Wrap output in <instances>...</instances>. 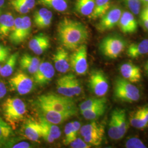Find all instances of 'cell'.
Returning <instances> with one entry per match:
<instances>
[{"label":"cell","instance_id":"cell-43","mask_svg":"<svg viewBox=\"0 0 148 148\" xmlns=\"http://www.w3.org/2000/svg\"><path fill=\"white\" fill-rule=\"evenodd\" d=\"M140 21L144 28L148 32V16L141 12L140 15Z\"/></svg>","mask_w":148,"mask_h":148},{"label":"cell","instance_id":"cell-36","mask_svg":"<svg viewBox=\"0 0 148 148\" xmlns=\"http://www.w3.org/2000/svg\"><path fill=\"white\" fill-rule=\"evenodd\" d=\"M68 78L70 88L74 96L81 95L82 91V87L79 80L72 74H68Z\"/></svg>","mask_w":148,"mask_h":148},{"label":"cell","instance_id":"cell-45","mask_svg":"<svg viewBox=\"0 0 148 148\" xmlns=\"http://www.w3.org/2000/svg\"><path fill=\"white\" fill-rule=\"evenodd\" d=\"M11 148H28L31 147L30 144L26 142H21L19 143L14 144L10 145Z\"/></svg>","mask_w":148,"mask_h":148},{"label":"cell","instance_id":"cell-31","mask_svg":"<svg viewBox=\"0 0 148 148\" xmlns=\"http://www.w3.org/2000/svg\"><path fill=\"white\" fill-rule=\"evenodd\" d=\"M38 2L41 5L60 12L66 11L68 7L67 0H38Z\"/></svg>","mask_w":148,"mask_h":148},{"label":"cell","instance_id":"cell-32","mask_svg":"<svg viewBox=\"0 0 148 148\" xmlns=\"http://www.w3.org/2000/svg\"><path fill=\"white\" fill-rule=\"evenodd\" d=\"M141 111V108H138L130 114L129 118V121L131 125L137 129H144L147 127V126L143 122Z\"/></svg>","mask_w":148,"mask_h":148},{"label":"cell","instance_id":"cell-15","mask_svg":"<svg viewBox=\"0 0 148 148\" xmlns=\"http://www.w3.org/2000/svg\"><path fill=\"white\" fill-rule=\"evenodd\" d=\"M38 108V110L40 112L41 116L43 117L48 121L55 125L61 124L74 116L71 114L58 112L46 108Z\"/></svg>","mask_w":148,"mask_h":148},{"label":"cell","instance_id":"cell-4","mask_svg":"<svg viewBox=\"0 0 148 148\" xmlns=\"http://www.w3.org/2000/svg\"><path fill=\"white\" fill-rule=\"evenodd\" d=\"M127 42L119 35H110L103 38L99 45L101 54L111 59L117 58L125 50Z\"/></svg>","mask_w":148,"mask_h":148},{"label":"cell","instance_id":"cell-37","mask_svg":"<svg viewBox=\"0 0 148 148\" xmlns=\"http://www.w3.org/2000/svg\"><path fill=\"white\" fill-rule=\"evenodd\" d=\"M104 134V133H95L86 136L83 138L86 143H88L92 146H99L102 143Z\"/></svg>","mask_w":148,"mask_h":148},{"label":"cell","instance_id":"cell-48","mask_svg":"<svg viewBox=\"0 0 148 148\" xmlns=\"http://www.w3.org/2000/svg\"><path fill=\"white\" fill-rule=\"evenodd\" d=\"M5 5V0H0V16L1 15V12L2 11V8Z\"/></svg>","mask_w":148,"mask_h":148},{"label":"cell","instance_id":"cell-21","mask_svg":"<svg viewBox=\"0 0 148 148\" xmlns=\"http://www.w3.org/2000/svg\"><path fill=\"white\" fill-rule=\"evenodd\" d=\"M14 18L10 12L0 16V37L5 38L9 36L14 23Z\"/></svg>","mask_w":148,"mask_h":148},{"label":"cell","instance_id":"cell-33","mask_svg":"<svg viewBox=\"0 0 148 148\" xmlns=\"http://www.w3.org/2000/svg\"><path fill=\"white\" fill-rule=\"evenodd\" d=\"M40 124L42 125L43 128H45L48 133L50 134V135L54 139H57L61 136L62 132L57 125L53 124L47 120H46L45 119H44L43 117L40 116Z\"/></svg>","mask_w":148,"mask_h":148},{"label":"cell","instance_id":"cell-41","mask_svg":"<svg viewBox=\"0 0 148 148\" xmlns=\"http://www.w3.org/2000/svg\"><path fill=\"white\" fill-rule=\"evenodd\" d=\"M70 147L73 148H89L92 147L91 145L86 143L84 140L81 138H76L69 144Z\"/></svg>","mask_w":148,"mask_h":148},{"label":"cell","instance_id":"cell-29","mask_svg":"<svg viewBox=\"0 0 148 148\" xmlns=\"http://www.w3.org/2000/svg\"><path fill=\"white\" fill-rule=\"evenodd\" d=\"M56 88L59 95L72 98L74 97L69 84L68 75H64L57 80Z\"/></svg>","mask_w":148,"mask_h":148},{"label":"cell","instance_id":"cell-50","mask_svg":"<svg viewBox=\"0 0 148 148\" xmlns=\"http://www.w3.org/2000/svg\"><path fill=\"white\" fill-rule=\"evenodd\" d=\"M141 12L144 13V14L148 16V7H145V8Z\"/></svg>","mask_w":148,"mask_h":148},{"label":"cell","instance_id":"cell-7","mask_svg":"<svg viewBox=\"0 0 148 148\" xmlns=\"http://www.w3.org/2000/svg\"><path fill=\"white\" fill-rule=\"evenodd\" d=\"M70 68L77 75H85L88 69L87 62V48L85 44L74 50L70 56Z\"/></svg>","mask_w":148,"mask_h":148},{"label":"cell","instance_id":"cell-24","mask_svg":"<svg viewBox=\"0 0 148 148\" xmlns=\"http://www.w3.org/2000/svg\"><path fill=\"white\" fill-rule=\"evenodd\" d=\"M12 128L0 117V148L7 146L14 136Z\"/></svg>","mask_w":148,"mask_h":148},{"label":"cell","instance_id":"cell-40","mask_svg":"<svg viewBox=\"0 0 148 148\" xmlns=\"http://www.w3.org/2000/svg\"><path fill=\"white\" fill-rule=\"evenodd\" d=\"M11 5L16 12L21 14H27L30 11V10L20 0H11Z\"/></svg>","mask_w":148,"mask_h":148},{"label":"cell","instance_id":"cell-52","mask_svg":"<svg viewBox=\"0 0 148 148\" xmlns=\"http://www.w3.org/2000/svg\"><path fill=\"white\" fill-rule=\"evenodd\" d=\"M1 67H2V66H1V65H0V71H1Z\"/></svg>","mask_w":148,"mask_h":148},{"label":"cell","instance_id":"cell-6","mask_svg":"<svg viewBox=\"0 0 148 148\" xmlns=\"http://www.w3.org/2000/svg\"><path fill=\"white\" fill-rule=\"evenodd\" d=\"M32 32V21L29 16H18L8 36L10 41L14 45H19L26 41Z\"/></svg>","mask_w":148,"mask_h":148},{"label":"cell","instance_id":"cell-2","mask_svg":"<svg viewBox=\"0 0 148 148\" xmlns=\"http://www.w3.org/2000/svg\"><path fill=\"white\" fill-rule=\"evenodd\" d=\"M37 107H43L54 111L77 114V108L72 97L55 93H47L40 95L35 101Z\"/></svg>","mask_w":148,"mask_h":148},{"label":"cell","instance_id":"cell-19","mask_svg":"<svg viewBox=\"0 0 148 148\" xmlns=\"http://www.w3.org/2000/svg\"><path fill=\"white\" fill-rule=\"evenodd\" d=\"M40 63V59L27 53L23 54L19 60V65L21 69L33 75L36 72Z\"/></svg>","mask_w":148,"mask_h":148},{"label":"cell","instance_id":"cell-30","mask_svg":"<svg viewBox=\"0 0 148 148\" xmlns=\"http://www.w3.org/2000/svg\"><path fill=\"white\" fill-rule=\"evenodd\" d=\"M106 109V104H104L90 109L81 111V113L84 117L87 120H96L104 115Z\"/></svg>","mask_w":148,"mask_h":148},{"label":"cell","instance_id":"cell-26","mask_svg":"<svg viewBox=\"0 0 148 148\" xmlns=\"http://www.w3.org/2000/svg\"><path fill=\"white\" fill-rule=\"evenodd\" d=\"M95 5V0H76L75 10L82 16H88L92 13Z\"/></svg>","mask_w":148,"mask_h":148},{"label":"cell","instance_id":"cell-42","mask_svg":"<svg viewBox=\"0 0 148 148\" xmlns=\"http://www.w3.org/2000/svg\"><path fill=\"white\" fill-rule=\"evenodd\" d=\"M10 48L0 44V63H4L10 57Z\"/></svg>","mask_w":148,"mask_h":148},{"label":"cell","instance_id":"cell-25","mask_svg":"<svg viewBox=\"0 0 148 148\" xmlns=\"http://www.w3.org/2000/svg\"><path fill=\"white\" fill-rule=\"evenodd\" d=\"M116 119L117 125L121 138L124 137L128 129L126 112L125 110L122 109H115L113 110Z\"/></svg>","mask_w":148,"mask_h":148},{"label":"cell","instance_id":"cell-10","mask_svg":"<svg viewBox=\"0 0 148 148\" xmlns=\"http://www.w3.org/2000/svg\"><path fill=\"white\" fill-rule=\"evenodd\" d=\"M121 8L117 6H114L101 17L99 22L96 25V29L99 32L111 30L118 25L122 14Z\"/></svg>","mask_w":148,"mask_h":148},{"label":"cell","instance_id":"cell-38","mask_svg":"<svg viewBox=\"0 0 148 148\" xmlns=\"http://www.w3.org/2000/svg\"><path fill=\"white\" fill-rule=\"evenodd\" d=\"M123 1L133 14L137 15L140 13L142 4L140 0H123Z\"/></svg>","mask_w":148,"mask_h":148},{"label":"cell","instance_id":"cell-12","mask_svg":"<svg viewBox=\"0 0 148 148\" xmlns=\"http://www.w3.org/2000/svg\"><path fill=\"white\" fill-rule=\"evenodd\" d=\"M119 70L122 77L132 83H138L142 79L141 69L131 62L122 64Z\"/></svg>","mask_w":148,"mask_h":148},{"label":"cell","instance_id":"cell-39","mask_svg":"<svg viewBox=\"0 0 148 148\" xmlns=\"http://www.w3.org/2000/svg\"><path fill=\"white\" fill-rule=\"evenodd\" d=\"M125 147L127 148H147L146 145L139 138H131L128 139L125 143Z\"/></svg>","mask_w":148,"mask_h":148},{"label":"cell","instance_id":"cell-22","mask_svg":"<svg viewBox=\"0 0 148 148\" xmlns=\"http://www.w3.org/2000/svg\"><path fill=\"white\" fill-rule=\"evenodd\" d=\"M110 7V0H95V5L93 11L88 17L92 20L101 18L108 11Z\"/></svg>","mask_w":148,"mask_h":148},{"label":"cell","instance_id":"cell-18","mask_svg":"<svg viewBox=\"0 0 148 148\" xmlns=\"http://www.w3.org/2000/svg\"><path fill=\"white\" fill-rule=\"evenodd\" d=\"M34 23L39 29H45L51 25L52 19V12L46 8H42L35 11L33 16Z\"/></svg>","mask_w":148,"mask_h":148},{"label":"cell","instance_id":"cell-11","mask_svg":"<svg viewBox=\"0 0 148 148\" xmlns=\"http://www.w3.org/2000/svg\"><path fill=\"white\" fill-rule=\"evenodd\" d=\"M54 74L55 70L52 64L48 62H43L34 74V82L40 86H46L52 81Z\"/></svg>","mask_w":148,"mask_h":148},{"label":"cell","instance_id":"cell-23","mask_svg":"<svg viewBox=\"0 0 148 148\" xmlns=\"http://www.w3.org/2000/svg\"><path fill=\"white\" fill-rule=\"evenodd\" d=\"M81 128V123L79 122L74 121L67 123L65 127V139L63 143L65 145H68L77 138Z\"/></svg>","mask_w":148,"mask_h":148},{"label":"cell","instance_id":"cell-14","mask_svg":"<svg viewBox=\"0 0 148 148\" xmlns=\"http://www.w3.org/2000/svg\"><path fill=\"white\" fill-rule=\"evenodd\" d=\"M118 25L123 34H133L137 31V21L132 13L128 11H124L122 13Z\"/></svg>","mask_w":148,"mask_h":148},{"label":"cell","instance_id":"cell-51","mask_svg":"<svg viewBox=\"0 0 148 148\" xmlns=\"http://www.w3.org/2000/svg\"><path fill=\"white\" fill-rule=\"evenodd\" d=\"M141 2V3L144 5L145 7H148V0H140Z\"/></svg>","mask_w":148,"mask_h":148},{"label":"cell","instance_id":"cell-9","mask_svg":"<svg viewBox=\"0 0 148 148\" xmlns=\"http://www.w3.org/2000/svg\"><path fill=\"white\" fill-rule=\"evenodd\" d=\"M88 86L90 90L98 97H104L109 88L108 78L101 70H94L91 72L88 79Z\"/></svg>","mask_w":148,"mask_h":148},{"label":"cell","instance_id":"cell-8","mask_svg":"<svg viewBox=\"0 0 148 148\" xmlns=\"http://www.w3.org/2000/svg\"><path fill=\"white\" fill-rule=\"evenodd\" d=\"M11 90L20 95L30 93L34 88V81L25 72L18 71L8 81Z\"/></svg>","mask_w":148,"mask_h":148},{"label":"cell","instance_id":"cell-28","mask_svg":"<svg viewBox=\"0 0 148 148\" xmlns=\"http://www.w3.org/2000/svg\"><path fill=\"white\" fill-rule=\"evenodd\" d=\"M79 134L82 137L95 134V133H104L105 129L103 125L96 121H92L86 124L80 128Z\"/></svg>","mask_w":148,"mask_h":148},{"label":"cell","instance_id":"cell-44","mask_svg":"<svg viewBox=\"0 0 148 148\" xmlns=\"http://www.w3.org/2000/svg\"><path fill=\"white\" fill-rule=\"evenodd\" d=\"M142 111V117L143 121L145 124L148 126V106H144L141 108Z\"/></svg>","mask_w":148,"mask_h":148},{"label":"cell","instance_id":"cell-35","mask_svg":"<svg viewBox=\"0 0 148 148\" xmlns=\"http://www.w3.org/2000/svg\"><path fill=\"white\" fill-rule=\"evenodd\" d=\"M108 136L112 140H120L121 139L120 135L118 126L117 125L116 119L114 112L112 111L108 127Z\"/></svg>","mask_w":148,"mask_h":148},{"label":"cell","instance_id":"cell-34","mask_svg":"<svg viewBox=\"0 0 148 148\" xmlns=\"http://www.w3.org/2000/svg\"><path fill=\"white\" fill-rule=\"evenodd\" d=\"M107 100L105 97L90 98L81 103L79 106L80 111L90 109L98 106L106 104Z\"/></svg>","mask_w":148,"mask_h":148},{"label":"cell","instance_id":"cell-47","mask_svg":"<svg viewBox=\"0 0 148 148\" xmlns=\"http://www.w3.org/2000/svg\"><path fill=\"white\" fill-rule=\"evenodd\" d=\"M21 2L27 6V7L31 10L34 8L36 4L35 0H20Z\"/></svg>","mask_w":148,"mask_h":148},{"label":"cell","instance_id":"cell-3","mask_svg":"<svg viewBox=\"0 0 148 148\" xmlns=\"http://www.w3.org/2000/svg\"><path fill=\"white\" fill-rule=\"evenodd\" d=\"M2 108L5 121L13 130H15L25 116L27 111L25 103L18 98H8L3 102Z\"/></svg>","mask_w":148,"mask_h":148},{"label":"cell","instance_id":"cell-49","mask_svg":"<svg viewBox=\"0 0 148 148\" xmlns=\"http://www.w3.org/2000/svg\"><path fill=\"white\" fill-rule=\"evenodd\" d=\"M144 69H145V73L147 74V76H148V60L145 64Z\"/></svg>","mask_w":148,"mask_h":148},{"label":"cell","instance_id":"cell-16","mask_svg":"<svg viewBox=\"0 0 148 148\" xmlns=\"http://www.w3.org/2000/svg\"><path fill=\"white\" fill-rule=\"evenodd\" d=\"M50 46V40L47 35L41 33L34 36L29 42V47L37 55L42 54Z\"/></svg>","mask_w":148,"mask_h":148},{"label":"cell","instance_id":"cell-13","mask_svg":"<svg viewBox=\"0 0 148 148\" xmlns=\"http://www.w3.org/2000/svg\"><path fill=\"white\" fill-rule=\"evenodd\" d=\"M55 68L60 73H66L70 69V56L65 48L59 47L53 56Z\"/></svg>","mask_w":148,"mask_h":148},{"label":"cell","instance_id":"cell-27","mask_svg":"<svg viewBox=\"0 0 148 148\" xmlns=\"http://www.w3.org/2000/svg\"><path fill=\"white\" fill-rule=\"evenodd\" d=\"M18 57V52H15L10 56L5 61V64L1 67L0 71V75L1 76L3 77H7L11 76L13 74L16 67Z\"/></svg>","mask_w":148,"mask_h":148},{"label":"cell","instance_id":"cell-46","mask_svg":"<svg viewBox=\"0 0 148 148\" xmlns=\"http://www.w3.org/2000/svg\"><path fill=\"white\" fill-rule=\"evenodd\" d=\"M7 92V89L5 83L3 81H0V99L6 95Z\"/></svg>","mask_w":148,"mask_h":148},{"label":"cell","instance_id":"cell-1","mask_svg":"<svg viewBox=\"0 0 148 148\" xmlns=\"http://www.w3.org/2000/svg\"><path fill=\"white\" fill-rule=\"evenodd\" d=\"M59 42L66 49L74 51L89 38V32L85 25L77 21L65 18L57 27Z\"/></svg>","mask_w":148,"mask_h":148},{"label":"cell","instance_id":"cell-20","mask_svg":"<svg viewBox=\"0 0 148 148\" xmlns=\"http://www.w3.org/2000/svg\"><path fill=\"white\" fill-rule=\"evenodd\" d=\"M127 55L131 58L136 59L148 53V39L139 42L132 43L127 48Z\"/></svg>","mask_w":148,"mask_h":148},{"label":"cell","instance_id":"cell-17","mask_svg":"<svg viewBox=\"0 0 148 148\" xmlns=\"http://www.w3.org/2000/svg\"><path fill=\"white\" fill-rule=\"evenodd\" d=\"M23 131L27 138L32 142H38L42 136V127L40 122L27 120L23 125Z\"/></svg>","mask_w":148,"mask_h":148},{"label":"cell","instance_id":"cell-5","mask_svg":"<svg viewBox=\"0 0 148 148\" xmlns=\"http://www.w3.org/2000/svg\"><path fill=\"white\" fill-rule=\"evenodd\" d=\"M114 95L117 99L128 103L137 101L140 98V93L137 87L123 77L115 79Z\"/></svg>","mask_w":148,"mask_h":148}]
</instances>
